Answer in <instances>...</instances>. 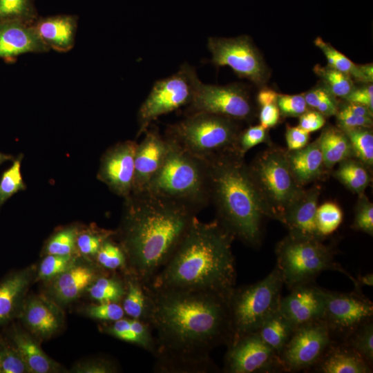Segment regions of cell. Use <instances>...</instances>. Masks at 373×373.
Segmentation results:
<instances>
[{
    "label": "cell",
    "instance_id": "cell-1",
    "mask_svg": "<svg viewBox=\"0 0 373 373\" xmlns=\"http://www.w3.org/2000/svg\"><path fill=\"white\" fill-rule=\"evenodd\" d=\"M145 285L149 296L146 322L155 332L154 370H215L210 352L231 340L228 298L211 291Z\"/></svg>",
    "mask_w": 373,
    "mask_h": 373
},
{
    "label": "cell",
    "instance_id": "cell-2",
    "mask_svg": "<svg viewBox=\"0 0 373 373\" xmlns=\"http://www.w3.org/2000/svg\"><path fill=\"white\" fill-rule=\"evenodd\" d=\"M125 199L120 246L130 273L146 284L168 262L196 213L149 191L132 193Z\"/></svg>",
    "mask_w": 373,
    "mask_h": 373
},
{
    "label": "cell",
    "instance_id": "cell-3",
    "mask_svg": "<svg viewBox=\"0 0 373 373\" xmlns=\"http://www.w3.org/2000/svg\"><path fill=\"white\" fill-rule=\"evenodd\" d=\"M233 239L216 220L207 223L195 216L168 262L146 284L155 288L211 291L228 298L236 278Z\"/></svg>",
    "mask_w": 373,
    "mask_h": 373
},
{
    "label": "cell",
    "instance_id": "cell-4",
    "mask_svg": "<svg viewBox=\"0 0 373 373\" xmlns=\"http://www.w3.org/2000/svg\"><path fill=\"white\" fill-rule=\"evenodd\" d=\"M205 161L210 202L216 207V220L234 238L258 247L267 215L243 157L229 152Z\"/></svg>",
    "mask_w": 373,
    "mask_h": 373
},
{
    "label": "cell",
    "instance_id": "cell-5",
    "mask_svg": "<svg viewBox=\"0 0 373 373\" xmlns=\"http://www.w3.org/2000/svg\"><path fill=\"white\" fill-rule=\"evenodd\" d=\"M166 138L165 158L145 191L182 204L196 213L210 202L207 162Z\"/></svg>",
    "mask_w": 373,
    "mask_h": 373
},
{
    "label": "cell",
    "instance_id": "cell-6",
    "mask_svg": "<svg viewBox=\"0 0 373 373\" xmlns=\"http://www.w3.org/2000/svg\"><path fill=\"white\" fill-rule=\"evenodd\" d=\"M240 133L236 121L199 112L169 125L165 136L191 155L207 160L224 153H237Z\"/></svg>",
    "mask_w": 373,
    "mask_h": 373
},
{
    "label": "cell",
    "instance_id": "cell-7",
    "mask_svg": "<svg viewBox=\"0 0 373 373\" xmlns=\"http://www.w3.org/2000/svg\"><path fill=\"white\" fill-rule=\"evenodd\" d=\"M247 166L267 217L282 222L285 212L304 189L291 174L287 151L269 147Z\"/></svg>",
    "mask_w": 373,
    "mask_h": 373
},
{
    "label": "cell",
    "instance_id": "cell-8",
    "mask_svg": "<svg viewBox=\"0 0 373 373\" xmlns=\"http://www.w3.org/2000/svg\"><path fill=\"white\" fill-rule=\"evenodd\" d=\"M276 267L284 284L289 289L311 283L322 271L335 270L347 275L358 287L353 278L334 260L332 249L321 239L308 238L289 233L276 248Z\"/></svg>",
    "mask_w": 373,
    "mask_h": 373
},
{
    "label": "cell",
    "instance_id": "cell-9",
    "mask_svg": "<svg viewBox=\"0 0 373 373\" xmlns=\"http://www.w3.org/2000/svg\"><path fill=\"white\" fill-rule=\"evenodd\" d=\"M283 284L281 274L276 266L262 280L233 288L227 300L231 329L230 343L256 332L278 308Z\"/></svg>",
    "mask_w": 373,
    "mask_h": 373
},
{
    "label": "cell",
    "instance_id": "cell-10",
    "mask_svg": "<svg viewBox=\"0 0 373 373\" xmlns=\"http://www.w3.org/2000/svg\"><path fill=\"white\" fill-rule=\"evenodd\" d=\"M200 81L195 68L187 63L175 74L156 81L139 108L137 135L144 133L158 117L186 107Z\"/></svg>",
    "mask_w": 373,
    "mask_h": 373
},
{
    "label": "cell",
    "instance_id": "cell-11",
    "mask_svg": "<svg viewBox=\"0 0 373 373\" xmlns=\"http://www.w3.org/2000/svg\"><path fill=\"white\" fill-rule=\"evenodd\" d=\"M207 47L211 54V62L216 66H229L239 77L247 79L257 86H262L267 81L268 68L248 36L211 37L208 38Z\"/></svg>",
    "mask_w": 373,
    "mask_h": 373
},
{
    "label": "cell",
    "instance_id": "cell-12",
    "mask_svg": "<svg viewBox=\"0 0 373 373\" xmlns=\"http://www.w3.org/2000/svg\"><path fill=\"white\" fill-rule=\"evenodd\" d=\"M185 112L209 113L238 122L250 119L254 108L248 91L241 84L218 86L200 81Z\"/></svg>",
    "mask_w": 373,
    "mask_h": 373
},
{
    "label": "cell",
    "instance_id": "cell-13",
    "mask_svg": "<svg viewBox=\"0 0 373 373\" xmlns=\"http://www.w3.org/2000/svg\"><path fill=\"white\" fill-rule=\"evenodd\" d=\"M332 343V334L323 320L295 329L279 355L281 368L299 371L318 363Z\"/></svg>",
    "mask_w": 373,
    "mask_h": 373
},
{
    "label": "cell",
    "instance_id": "cell-14",
    "mask_svg": "<svg viewBox=\"0 0 373 373\" xmlns=\"http://www.w3.org/2000/svg\"><path fill=\"white\" fill-rule=\"evenodd\" d=\"M359 290L339 293L323 289L325 311L323 321L331 334L334 332L347 338L356 328L372 318V303Z\"/></svg>",
    "mask_w": 373,
    "mask_h": 373
},
{
    "label": "cell",
    "instance_id": "cell-15",
    "mask_svg": "<svg viewBox=\"0 0 373 373\" xmlns=\"http://www.w3.org/2000/svg\"><path fill=\"white\" fill-rule=\"evenodd\" d=\"M227 346L224 372H265L281 367L278 354L256 332L242 336Z\"/></svg>",
    "mask_w": 373,
    "mask_h": 373
},
{
    "label": "cell",
    "instance_id": "cell-16",
    "mask_svg": "<svg viewBox=\"0 0 373 373\" xmlns=\"http://www.w3.org/2000/svg\"><path fill=\"white\" fill-rule=\"evenodd\" d=\"M137 145V143L131 140L117 143L104 153L101 160L99 179L124 198L133 191Z\"/></svg>",
    "mask_w": 373,
    "mask_h": 373
},
{
    "label": "cell",
    "instance_id": "cell-17",
    "mask_svg": "<svg viewBox=\"0 0 373 373\" xmlns=\"http://www.w3.org/2000/svg\"><path fill=\"white\" fill-rule=\"evenodd\" d=\"M280 298L278 309L295 328L323 320L325 311L323 289L311 283L297 285Z\"/></svg>",
    "mask_w": 373,
    "mask_h": 373
},
{
    "label": "cell",
    "instance_id": "cell-18",
    "mask_svg": "<svg viewBox=\"0 0 373 373\" xmlns=\"http://www.w3.org/2000/svg\"><path fill=\"white\" fill-rule=\"evenodd\" d=\"M144 133L135 151L132 193H140L146 190L151 180L160 169L168 149L166 137L157 129L148 128Z\"/></svg>",
    "mask_w": 373,
    "mask_h": 373
},
{
    "label": "cell",
    "instance_id": "cell-19",
    "mask_svg": "<svg viewBox=\"0 0 373 373\" xmlns=\"http://www.w3.org/2000/svg\"><path fill=\"white\" fill-rule=\"evenodd\" d=\"M48 50L33 23L17 20L0 21V58L10 59L25 53Z\"/></svg>",
    "mask_w": 373,
    "mask_h": 373
},
{
    "label": "cell",
    "instance_id": "cell-20",
    "mask_svg": "<svg viewBox=\"0 0 373 373\" xmlns=\"http://www.w3.org/2000/svg\"><path fill=\"white\" fill-rule=\"evenodd\" d=\"M320 190L316 187L302 191L290 205L282 220L289 234L322 240L316 223V213Z\"/></svg>",
    "mask_w": 373,
    "mask_h": 373
},
{
    "label": "cell",
    "instance_id": "cell-21",
    "mask_svg": "<svg viewBox=\"0 0 373 373\" xmlns=\"http://www.w3.org/2000/svg\"><path fill=\"white\" fill-rule=\"evenodd\" d=\"M33 25L49 50L65 52L74 46L77 28V16L58 15L38 17Z\"/></svg>",
    "mask_w": 373,
    "mask_h": 373
},
{
    "label": "cell",
    "instance_id": "cell-22",
    "mask_svg": "<svg viewBox=\"0 0 373 373\" xmlns=\"http://www.w3.org/2000/svg\"><path fill=\"white\" fill-rule=\"evenodd\" d=\"M19 314L26 326L35 335L48 338L61 325V316L50 303L40 297H32L21 307Z\"/></svg>",
    "mask_w": 373,
    "mask_h": 373
},
{
    "label": "cell",
    "instance_id": "cell-23",
    "mask_svg": "<svg viewBox=\"0 0 373 373\" xmlns=\"http://www.w3.org/2000/svg\"><path fill=\"white\" fill-rule=\"evenodd\" d=\"M32 277V268L13 272L0 282V325L19 314Z\"/></svg>",
    "mask_w": 373,
    "mask_h": 373
},
{
    "label": "cell",
    "instance_id": "cell-24",
    "mask_svg": "<svg viewBox=\"0 0 373 373\" xmlns=\"http://www.w3.org/2000/svg\"><path fill=\"white\" fill-rule=\"evenodd\" d=\"M287 158L291 174L301 187L320 178L325 168L318 138L300 149L287 151Z\"/></svg>",
    "mask_w": 373,
    "mask_h": 373
},
{
    "label": "cell",
    "instance_id": "cell-25",
    "mask_svg": "<svg viewBox=\"0 0 373 373\" xmlns=\"http://www.w3.org/2000/svg\"><path fill=\"white\" fill-rule=\"evenodd\" d=\"M95 278V274L93 269L82 265H73L54 278L51 293L57 301L70 303L77 299Z\"/></svg>",
    "mask_w": 373,
    "mask_h": 373
},
{
    "label": "cell",
    "instance_id": "cell-26",
    "mask_svg": "<svg viewBox=\"0 0 373 373\" xmlns=\"http://www.w3.org/2000/svg\"><path fill=\"white\" fill-rule=\"evenodd\" d=\"M318 361L323 373H370V363L350 347L329 346Z\"/></svg>",
    "mask_w": 373,
    "mask_h": 373
},
{
    "label": "cell",
    "instance_id": "cell-27",
    "mask_svg": "<svg viewBox=\"0 0 373 373\" xmlns=\"http://www.w3.org/2000/svg\"><path fill=\"white\" fill-rule=\"evenodd\" d=\"M10 338L29 372L48 373L57 370V363L44 352L29 334L21 329H15L12 332Z\"/></svg>",
    "mask_w": 373,
    "mask_h": 373
},
{
    "label": "cell",
    "instance_id": "cell-28",
    "mask_svg": "<svg viewBox=\"0 0 373 373\" xmlns=\"http://www.w3.org/2000/svg\"><path fill=\"white\" fill-rule=\"evenodd\" d=\"M105 332L120 340L139 345L153 354L155 351V337L146 321L123 317L107 327Z\"/></svg>",
    "mask_w": 373,
    "mask_h": 373
},
{
    "label": "cell",
    "instance_id": "cell-29",
    "mask_svg": "<svg viewBox=\"0 0 373 373\" xmlns=\"http://www.w3.org/2000/svg\"><path fill=\"white\" fill-rule=\"evenodd\" d=\"M295 329L278 308L265 320L256 332L279 357Z\"/></svg>",
    "mask_w": 373,
    "mask_h": 373
},
{
    "label": "cell",
    "instance_id": "cell-30",
    "mask_svg": "<svg viewBox=\"0 0 373 373\" xmlns=\"http://www.w3.org/2000/svg\"><path fill=\"white\" fill-rule=\"evenodd\" d=\"M325 167L332 169L336 164L353 155L349 139L341 128L328 127L318 137Z\"/></svg>",
    "mask_w": 373,
    "mask_h": 373
},
{
    "label": "cell",
    "instance_id": "cell-31",
    "mask_svg": "<svg viewBox=\"0 0 373 373\" xmlns=\"http://www.w3.org/2000/svg\"><path fill=\"white\" fill-rule=\"evenodd\" d=\"M122 299L124 314L131 318L146 321L149 310V296L145 283L130 273Z\"/></svg>",
    "mask_w": 373,
    "mask_h": 373
},
{
    "label": "cell",
    "instance_id": "cell-32",
    "mask_svg": "<svg viewBox=\"0 0 373 373\" xmlns=\"http://www.w3.org/2000/svg\"><path fill=\"white\" fill-rule=\"evenodd\" d=\"M334 175L347 188L358 195L363 193L371 180L367 166L352 157L341 162Z\"/></svg>",
    "mask_w": 373,
    "mask_h": 373
},
{
    "label": "cell",
    "instance_id": "cell-33",
    "mask_svg": "<svg viewBox=\"0 0 373 373\" xmlns=\"http://www.w3.org/2000/svg\"><path fill=\"white\" fill-rule=\"evenodd\" d=\"M313 70L335 97L345 98L354 88L353 79L350 76L329 66H322L316 64Z\"/></svg>",
    "mask_w": 373,
    "mask_h": 373
},
{
    "label": "cell",
    "instance_id": "cell-34",
    "mask_svg": "<svg viewBox=\"0 0 373 373\" xmlns=\"http://www.w3.org/2000/svg\"><path fill=\"white\" fill-rule=\"evenodd\" d=\"M314 44L321 50L328 61V66L349 76L352 79L364 83L360 65H356L342 52L334 48L330 44L318 37Z\"/></svg>",
    "mask_w": 373,
    "mask_h": 373
},
{
    "label": "cell",
    "instance_id": "cell-35",
    "mask_svg": "<svg viewBox=\"0 0 373 373\" xmlns=\"http://www.w3.org/2000/svg\"><path fill=\"white\" fill-rule=\"evenodd\" d=\"M351 144L353 155L366 166L373 164V134L370 128L343 130Z\"/></svg>",
    "mask_w": 373,
    "mask_h": 373
},
{
    "label": "cell",
    "instance_id": "cell-36",
    "mask_svg": "<svg viewBox=\"0 0 373 373\" xmlns=\"http://www.w3.org/2000/svg\"><path fill=\"white\" fill-rule=\"evenodd\" d=\"M90 297L98 303H117L122 300L126 293V284L116 278H97L88 287Z\"/></svg>",
    "mask_w": 373,
    "mask_h": 373
},
{
    "label": "cell",
    "instance_id": "cell-37",
    "mask_svg": "<svg viewBox=\"0 0 373 373\" xmlns=\"http://www.w3.org/2000/svg\"><path fill=\"white\" fill-rule=\"evenodd\" d=\"M38 17L34 0H0V21L17 20L34 23Z\"/></svg>",
    "mask_w": 373,
    "mask_h": 373
},
{
    "label": "cell",
    "instance_id": "cell-38",
    "mask_svg": "<svg viewBox=\"0 0 373 373\" xmlns=\"http://www.w3.org/2000/svg\"><path fill=\"white\" fill-rule=\"evenodd\" d=\"M343 212L339 206L327 202L318 207L316 223L319 235L323 238L334 232L343 221Z\"/></svg>",
    "mask_w": 373,
    "mask_h": 373
},
{
    "label": "cell",
    "instance_id": "cell-39",
    "mask_svg": "<svg viewBox=\"0 0 373 373\" xmlns=\"http://www.w3.org/2000/svg\"><path fill=\"white\" fill-rule=\"evenodd\" d=\"M347 346L370 363L373 361V325L370 320L356 328L347 338Z\"/></svg>",
    "mask_w": 373,
    "mask_h": 373
},
{
    "label": "cell",
    "instance_id": "cell-40",
    "mask_svg": "<svg viewBox=\"0 0 373 373\" xmlns=\"http://www.w3.org/2000/svg\"><path fill=\"white\" fill-rule=\"evenodd\" d=\"M308 106L323 115L329 117L338 111L335 97L323 86H316L303 94Z\"/></svg>",
    "mask_w": 373,
    "mask_h": 373
},
{
    "label": "cell",
    "instance_id": "cell-41",
    "mask_svg": "<svg viewBox=\"0 0 373 373\" xmlns=\"http://www.w3.org/2000/svg\"><path fill=\"white\" fill-rule=\"evenodd\" d=\"M21 158L15 160L0 180V208L16 193L26 189L21 173Z\"/></svg>",
    "mask_w": 373,
    "mask_h": 373
},
{
    "label": "cell",
    "instance_id": "cell-42",
    "mask_svg": "<svg viewBox=\"0 0 373 373\" xmlns=\"http://www.w3.org/2000/svg\"><path fill=\"white\" fill-rule=\"evenodd\" d=\"M75 228H67L55 234L48 242L46 251L47 254L67 256L72 255L77 237Z\"/></svg>",
    "mask_w": 373,
    "mask_h": 373
},
{
    "label": "cell",
    "instance_id": "cell-43",
    "mask_svg": "<svg viewBox=\"0 0 373 373\" xmlns=\"http://www.w3.org/2000/svg\"><path fill=\"white\" fill-rule=\"evenodd\" d=\"M97 260L104 268L116 269L125 266L126 257L120 245L106 239L100 247Z\"/></svg>",
    "mask_w": 373,
    "mask_h": 373
},
{
    "label": "cell",
    "instance_id": "cell-44",
    "mask_svg": "<svg viewBox=\"0 0 373 373\" xmlns=\"http://www.w3.org/2000/svg\"><path fill=\"white\" fill-rule=\"evenodd\" d=\"M73 262L72 255L48 254L39 265L38 277L43 280L55 278L73 266Z\"/></svg>",
    "mask_w": 373,
    "mask_h": 373
},
{
    "label": "cell",
    "instance_id": "cell-45",
    "mask_svg": "<svg viewBox=\"0 0 373 373\" xmlns=\"http://www.w3.org/2000/svg\"><path fill=\"white\" fill-rule=\"evenodd\" d=\"M0 356L2 373L30 372L14 345L1 341Z\"/></svg>",
    "mask_w": 373,
    "mask_h": 373
},
{
    "label": "cell",
    "instance_id": "cell-46",
    "mask_svg": "<svg viewBox=\"0 0 373 373\" xmlns=\"http://www.w3.org/2000/svg\"><path fill=\"white\" fill-rule=\"evenodd\" d=\"M359 195L353 227L356 229L372 236L373 204L363 193Z\"/></svg>",
    "mask_w": 373,
    "mask_h": 373
},
{
    "label": "cell",
    "instance_id": "cell-47",
    "mask_svg": "<svg viewBox=\"0 0 373 373\" xmlns=\"http://www.w3.org/2000/svg\"><path fill=\"white\" fill-rule=\"evenodd\" d=\"M267 129L260 124L250 126L240 131L238 142L237 153L242 157L254 146L265 142L267 140Z\"/></svg>",
    "mask_w": 373,
    "mask_h": 373
},
{
    "label": "cell",
    "instance_id": "cell-48",
    "mask_svg": "<svg viewBox=\"0 0 373 373\" xmlns=\"http://www.w3.org/2000/svg\"><path fill=\"white\" fill-rule=\"evenodd\" d=\"M277 105L280 113L286 117H300L308 110L303 94H278Z\"/></svg>",
    "mask_w": 373,
    "mask_h": 373
},
{
    "label": "cell",
    "instance_id": "cell-49",
    "mask_svg": "<svg viewBox=\"0 0 373 373\" xmlns=\"http://www.w3.org/2000/svg\"><path fill=\"white\" fill-rule=\"evenodd\" d=\"M99 304L87 307V315L103 321H116L124 317L122 307L117 303H98Z\"/></svg>",
    "mask_w": 373,
    "mask_h": 373
},
{
    "label": "cell",
    "instance_id": "cell-50",
    "mask_svg": "<svg viewBox=\"0 0 373 373\" xmlns=\"http://www.w3.org/2000/svg\"><path fill=\"white\" fill-rule=\"evenodd\" d=\"M111 232L85 233L78 235L76 246L83 254L93 256L97 254L102 243L109 238Z\"/></svg>",
    "mask_w": 373,
    "mask_h": 373
},
{
    "label": "cell",
    "instance_id": "cell-51",
    "mask_svg": "<svg viewBox=\"0 0 373 373\" xmlns=\"http://www.w3.org/2000/svg\"><path fill=\"white\" fill-rule=\"evenodd\" d=\"M336 115L339 128L341 130L370 128L372 126V117L358 115L344 106L338 109Z\"/></svg>",
    "mask_w": 373,
    "mask_h": 373
},
{
    "label": "cell",
    "instance_id": "cell-52",
    "mask_svg": "<svg viewBox=\"0 0 373 373\" xmlns=\"http://www.w3.org/2000/svg\"><path fill=\"white\" fill-rule=\"evenodd\" d=\"M285 138L289 151H296L305 147L309 139V133L300 126H288Z\"/></svg>",
    "mask_w": 373,
    "mask_h": 373
},
{
    "label": "cell",
    "instance_id": "cell-53",
    "mask_svg": "<svg viewBox=\"0 0 373 373\" xmlns=\"http://www.w3.org/2000/svg\"><path fill=\"white\" fill-rule=\"evenodd\" d=\"M347 102L367 106L373 111V86L372 84L356 88L344 98Z\"/></svg>",
    "mask_w": 373,
    "mask_h": 373
},
{
    "label": "cell",
    "instance_id": "cell-54",
    "mask_svg": "<svg viewBox=\"0 0 373 373\" xmlns=\"http://www.w3.org/2000/svg\"><path fill=\"white\" fill-rule=\"evenodd\" d=\"M325 124V116L316 110H307L299 117L298 126L309 133L321 129Z\"/></svg>",
    "mask_w": 373,
    "mask_h": 373
},
{
    "label": "cell",
    "instance_id": "cell-55",
    "mask_svg": "<svg viewBox=\"0 0 373 373\" xmlns=\"http://www.w3.org/2000/svg\"><path fill=\"white\" fill-rule=\"evenodd\" d=\"M260 107L259 115L260 125L267 129L277 124L280 114L277 102L265 104Z\"/></svg>",
    "mask_w": 373,
    "mask_h": 373
},
{
    "label": "cell",
    "instance_id": "cell-56",
    "mask_svg": "<svg viewBox=\"0 0 373 373\" xmlns=\"http://www.w3.org/2000/svg\"><path fill=\"white\" fill-rule=\"evenodd\" d=\"M75 372L86 373H111L115 372L116 368L111 362L105 360H99L79 365L76 369Z\"/></svg>",
    "mask_w": 373,
    "mask_h": 373
},
{
    "label": "cell",
    "instance_id": "cell-57",
    "mask_svg": "<svg viewBox=\"0 0 373 373\" xmlns=\"http://www.w3.org/2000/svg\"><path fill=\"white\" fill-rule=\"evenodd\" d=\"M278 93L270 88L261 89L257 95V102L260 106L267 104L277 102Z\"/></svg>",
    "mask_w": 373,
    "mask_h": 373
},
{
    "label": "cell",
    "instance_id": "cell-58",
    "mask_svg": "<svg viewBox=\"0 0 373 373\" xmlns=\"http://www.w3.org/2000/svg\"><path fill=\"white\" fill-rule=\"evenodd\" d=\"M358 278V280H356V281L359 287H361V285H367L369 287L373 285V274L372 273L359 276Z\"/></svg>",
    "mask_w": 373,
    "mask_h": 373
},
{
    "label": "cell",
    "instance_id": "cell-59",
    "mask_svg": "<svg viewBox=\"0 0 373 373\" xmlns=\"http://www.w3.org/2000/svg\"><path fill=\"white\" fill-rule=\"evenodd\" d=\"M12 159V157L11 155H6L0 152V164Z\"/></svg>",
    "mask_w": 373,
    "mask_h": 373
},
{
    "label": "cell",
    "instance_id": "cell-60",
    "mask_svg": "<svg viewBox=\"0 0 373 373\" xmlns=\"http://www.w3.org/2000/svg\"><path fill=\"white\" fill-rule=\"evenodd\" d=\"M2 372V370H1V356H0V373Z\"/></svg>",
    "mask_w": 373,
    "mask_h": 373
}]
</instances>
